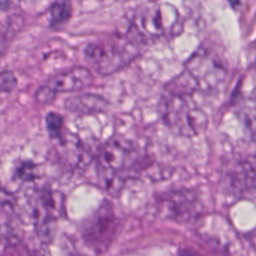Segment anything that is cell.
<instances>
[{"label": "cell", "instance_id": "obj_1", "mask_svg": "<svg viewBox=\"0 0 256 256\" xmlns=\"http://www.w3.org/2000/svg\"><path fill=\"white\" fill-rule=\"evenodd\" d=\"M159 111L165 125L181 136H196L202 133L208 125L207 114L196 105L192 94L168 85L161 96Z\"/></svg>", "mask_w": 256, "mask_h": 256}, {"label": "cell", "instance_id": "obj_2", "mask_svg": "<svg viewBox=\"0 0 256 256\" xmlns=\"http://www.w3.org/2000/svg\"><path fill=\"white\" fill-rule=\"evenodd\" d=\"M141 44L127 31L87 44L86 60L101 75L108 76L128 66L140 53Z\"/></svg>", "mask_w": 256, "mask_h": 256}, {"label": "cell", "instance_id": "obj_3", "mask_svg": "<svg viewBox=\"0 0 256 256\" xmlns=\"http://www.w3.org/2000/svg\"><path fill=\"white\" fill-rule=\"evenodd\" d=\"M176 11L168 4H145L134 13L128 32L141 45L171 34L175 23L168 22V20H177V13L170 16Z\"/></svg>", "mask_w": 256, "mask_h": 256}, {"label": "cell", "instance_id": "obj_4", "mask_svg": "<svg viewBox=\"0 0 256 256\" xmlns=\"http://www.w3.org/2000/svg\"><path fill=\"white\" fill-rule=\"evenodd\" d=\"M184 72L199 93H215L227 79V67L215 53L199 48L185 63Z\"/></svg>", "mask_w": 256, "mask_h": 256}, {"label": "cell", "instance_id": "obj_5", "mask_svg": "<svg viewBox=\"0 0 256 256\" xmlns=\"http://www.w3.org/2000/svg\"><path fill=\"white\" fill-rule=\"evenodd\" d=\"M136 146L122 137H113L106 141L96 155L98 173L107 184L113 183L131 170L136 165Z\"/></svg>", "mask_w": 256, "mask_h": 256}, {"label": "cell", "instance_id": "obj_6", "mask_svg": "<svg viewBox=\"0 0 256 256\" xmlns=\"http://www.w3.org/2000/svg\"><path fill=\"white\" fill-rule=\"evenodd\" d=\"M119 221L108 203H103L82 224V237L85 243L97 253H103L113 241Z\"/></svg>", "mask_w": 256, "mask_h": 256}, {"label": "cell", "instance_id": "obj_7", "mask_svg": "<svg viewBox=\"0 0 256 256\" xmlns=\"http://www.w3.org/2000/svg\"><path fill=\"white\" fill-rule=\"evenodd\" d=\"M31 217L41 238L48 239L51 225L63 215L64 198L61 193L47 188L36 189L29 197Z\"/></svg>", "mask_w": 256, "mask_h": 256}, {"label": "cell", "instance_id": "obj_8", "mask_svg": "<svg viewBox=\"0 0 256 256\" xmlns=\"http://www.w3.org/2000/svg\"><path fill=\"white\" fill-rule=\"evenodd\" d=\"M94 82L91 71L85 67L77 66L52 76L45 85L36 92V99L40 103L51 102L57 93L77 92L90 87Z\"/></svg>", "mask_w": 256, "mask_h": 256}, {"label": "cell", "instance_id": "obj_9", "mask_svg": "<svg viewBox=\"0 0 256 256\" xmlns=\"http://www.w3.org/2000/svg\"><path fill=\"white\" fill-rule=\"evenodd\" d=\"M222 186L224 193L235 200L253 199L255 191L254 158L232 161L225 168Z\"/></svg>", "mask_w": 256, "mask_h": 256}, {"label": "cell", "instance_id": "obj_10", "mask_svg": "<svg viewBox=\"0 0 256 256\" xmlns=\"http://www.w3.org/2000/svg\"><path fill=\"white\" fill-rule=\"evenodd\" d=\"M157 211L165 219L187 222L200 215L201 205L192 191L175 190L158 198Z\"/></svg>", "mask_w": 256, "mask_h": 256}, {"label": "cell", "instance_id": "obj_11", "mask_svg": "<svg viewBox=\"0 0 256 256\" xmlns=\"http://www.w3.org/2000/svg\"><path fill=\"white\" fill-rule=\"evenodd\" d=\"M109 106L108 101L100 95L84 93L69 97L65 101V108L78 115H92L104 112Z\"/></svg>", "mask_w": 256, "mask_h": 256}, {"label": "cell", "instance_id": "obj_12", "mask_svg": "<svg viewBox=\"0 0 256 256\" xmlns=\"http://www.w3.org/2000/svg\"><path fill=\"white\" fill-rule=\"evenodd\" d=\"M72 15L70 0H55L50 7V26L57 27L67 22Z\"/></svg>", "mask_w": 256, "mask_h": 256}, {"label": "cell", "instance_id": "obj_13", "mask_svg": "<svg viewBox=\"0 0 256 256\" xmlns=\"http://www.w3.org/2000/svg\"><path fill=\"white\" fill-rule=\"evenodd\" d=\"M46 128L51 139L62 141L64 138V118L56 112H49L45 118Z\"/></svg>", "mask_w": 256, "mask_h": 256}, {"label": "cell", "instance_id": "obj_14", "mask_svg": "<svg viewBox=\"0 0 256 256\" xmlns=\"http://www.w3.org/2000/svg\"><path fill=\"white\" fill-rule=\"evenodd\" d=\"M15 176L18 177L22 181H32V180H34L37 177V175H36V165L33 162H30V161L21 162L15 170Z\"/></svg>", "mask_w": 256, "mask_h": 256}, {"label": "cell", "instance_id": "obj_15", "mask_svg": "<svg viewBox=\"0 0 256 256\" xmlns=\"http://www.w3.org/2000/svg\"><path fill=\"white\" fill-rule=\"evenodd\" d=\"M17 86V78L11 71H3L0 73V91L10 93Z\"/></svg>", "mask_w": 256, "mask_h": 256}, {"label": "cell", "instance_id": "obj_16", "mask_svg": "<svg viewBox=\"0 0 256 256\" xmlns=\"http://www.w3.org/2000/svg\"><path fill=\"white\" fill-rule=\"evenodd\" d=\"M2 256H32L24 245L18 241L9 242L2 253Z\"/></svg>", "mask_w": 256, "mask_h": 256}, {"label": "cell", "instance_id": "obj_17", "mask_svg": "<svg viewBox=\"0 0 256 256\" xmlns=\"http://www.w3.org/2000/svg\"><path fill=\"white\" fill-rule=\"evenodd\" d=\"M15 202H16V199L14 198L13 195H11L8 191H6L4 189H0V204L1 205L13 206Z\"/></svg>", "mask_w": 256, "mask_h": 256}, {"label": "cell", "instance_id": "obj_18", "mask_svg": "<svg viewBox=\"0 0 256 256\" xmlns=\"http://www.w3.org/2000/svg\"><path fill=\"white\" fill-rule=\"evenodd\" d=\"M179 255L180 256H201L197 252H195V251H193L191 249H187V248H184V249L180 250L179 251Z\"/></svg>", "mask_w": 256, "mask_h": 256}, {"label": "cell", "instance_id": "obj_19", "mask_svg": "<svg viewBox=\"0 0 256 256\" xmlns=\"http://www.w3.org/2000/svg\"><path fill=\"white\" fill-rule=\"evenodd\" d=\"M239 2H240V0H230L231 5H237V4H239Z\"/></svg>", "mask_w": 256, "mask_h": 256}]
</instances>
